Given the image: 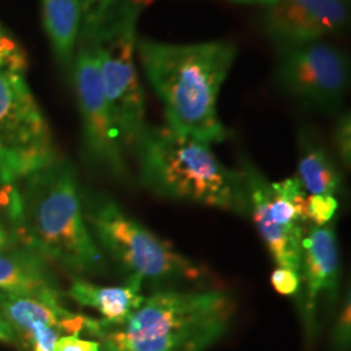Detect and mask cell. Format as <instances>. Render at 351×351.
<instances>
[{
	"instance_id": "1",
	"label": "cell",
	"mask_w": 351,
	"mask_h": 351,
	"mask_svg": "<svg viewBox=\"0 0 351 351\" xmlns=\"http://www.w3.org/2000/svg\"><path fill=\"white\" fill-rule=\"evenodd\" d=\"M237 52V46L229 40L178 45L139 39L137 56L163 104L169 129L208 145L229 137L219 116L217 99Z\"/></svg>"
},
{
	"instance_id": "2",
	"label": "cell",
	"mask_w": 351,
	"mask_h": 351,
	"mask_svg": "<svg viewBox=\"0 0 351 351\" xmlns=\"http://www.w3.org/2000/svg\"><path fill=\"white\" fill-rule=\"evenodd\" d=\"M236 313V301L220 289H163L145 297L121 324L95 320L90 335L104 351H207L226 336Z\"/></svg>"
},
{
	"instance_id": "3",
	"label": "cell",
	"mask_w": 351,
	"mask_h": 351,
	"mask_svg": "<svg viewBox=\"0 0 351 351\" xmlns=\"http://www.w3.org/2000/svg\"><path fill=\"white\" fill-rule=\"evenodd\" d=\"M12 223L27 249L77 274H95L103 256L88 229L75 168L64 159L24 178Z\"/></svg>"
},
{
	"instance_id": "4",
	"label": "cell",
	"mask_w": 351,
	"mask_h": 351,
	"mask_svg": "<svg viewBox=\"0 0 351 351\" xmlns=\"http://www.w3.org/2000/svg\"><path fill=\"white\" fill-rule=\"evenodd\" d=\"M134 152L142 185L158 197L249 215L243 177L211 146L168 126H147Z\"/></svg>"
},
{
	"instance_id": "5",
	"label": "cell",
	"mask_w": 351,
	"mask_h": 351,
	"mask_svg": "<svg viewBox=\"0 0 351 351\" xmlns=\"http://www.w3.org/2000/svg\"><path fill=\"white\" fill-rule=\"evenodd\" d=\"M149 0H120L88 30L78 43L93 51L106 97L124 150H134L147 128L146 101L137 66V26Z\"/></svg>"
},
{
	"instance_id": "6",
	"label": "cell",
	"mask_w": 351,
	"mask_h": 351,
	"mask_svg": "<svg viewBox=\"0 0 351 351\" xmlns=\"http://www.w3.org/2000/svg\"><path fill=\"white\" fill-rule=\"evenodd\" d=\"M91 234L128 276H137L155 285L195 284L210 277L201 263L190 259L142 226L116 202L97 195L82 203Z\"/></svg>"
},
{
	"instance_id": "7",
	"label": "cell",
	"mask_w": 351,
	"mask_h": 351,
	"mask_svg": "<svg viewBox=\"0 0 351 351\" xmlns=\"http://www.w3.org/2000/svg\"><path fill=\"white\" fill-rule=\"evenodd\" d=\"M50 125L25 71H0V180L14 184L58 160Z\"/></svg>"
},
{
	"instance_id": "8",
	"label": "cell",
	"mask_w": 351,
	"mask_h": 351,
	"mask_svg": "<svg viewBox=\"0 0 351 351\" xmlns=\"http://www.w3.org/2000/svg\"><path fill=\"white\" fill-rule=\"evenodd\" d=\"M249 215L276 267L290 268L301 275L302 239L306 229L307 191L297 176L278 182L267 177L241 158Z\"/></svg>"
},
{
	"instance_id": "9",
	"label": "cell",
	"mask_w": 351,
	"mask_h": 351,
	"mask_svg": "<svg viewBox=\"0 0 351 351\" xmlns=\"http://www.w3.org/2000/svg\"><path fill=\"white\" fill-rule=\"evenodd\" d=\"M275 49V78L280 88L303 107L337 112L350 86L346 52L326 39Z\"/></svg>"
},
{
	"instance_id": "10",
	"label": "cell",
	"mask_w": 351,
	"mask_h": 351,
	"mask_svg": "<svg viewBox=\"0 0 351 351\" xmlns=\"http://www.w3.org/2000/svg\"><path fill=\"white\" fill-rule=\"evenodd\" d=\"M72 72L84 147L90 162L117 180H126V151L113 123L97 59L84 43H78Z\"/></svg>"
},
{
	"instance_id": "11",
	"label": "cell",
	"mask_w": 351,
	"mask_h": 351,
	"mask_svg": "<svg viewBox=\"0 0 351 351\" xmlns=\"http://www.w3.org/2000/svg\"><path fill=\"white\" fill-rule=\"evenodd\" d=\"M341 262L337 234L333 224H307L302 239L300 315L304 335L313 342L317 335L319 304L324 298L329 307L339 302Z\"/></svg>"
},
{
	"instance_id": "12",
	"label": "cell",
	"mask_w": 351,
	"mask_h": 351,
	"mask_svg": "<svg viewBox=\"0 0 351 351\" xmlns=\"http://www.w3.org/2000/svg\"><path fill=\"white\" fill-rule=\"evenodd\" d=\"M350 21V0H274L264 5L261 30L275 47L326 39Z\"/></svg>"
},
{
	"instance_id": "13",
	"label": "cell",
	"mask_w": 351,
	"mask_h": 351,
	"mask_svg": "<svg viewBox=\"0 0 351 351\" xmlns=\"http://www.w3.org/2000/svg\"><path fill=\"white\" fill-rule=\"evenodd\" d=\"M0 315L14 335L30 343L33 333L43 326L59 328L63 336H78L86 330L88 317L68 311L60 300H43L0 291Z\"/></svg>"
},
{
	"instance_id": "14",
	"label": "cell",
	"mask_w": 351,
	"mask_h": 351,
	"mask_svg": "<svg viewBox=\"0 0 351 351\" xmlns=\"http://www.w3.org/2000/svg\"><path fill=\"white\" fill-rule=\"evenodd\" d=\"M0 291L43 300H60L43 258L10 237L0 242Z\"/></svg>"
},
{
	"instance_id": "15",
	"label": "cell",
	"mask_w": 351,
	"mask_h": 351,
	"mask_svg": "<svg viewBox=\"0 0 351 351\" xmlns=\"http://www.w3.org/2000/svg\"><path fill=\"white\" fill-rule=\"evenodd\" d=\"M143 280L137 276H128L121 287H99L82 278H75L68 290L73 301L94 308L101 315V322L110 326L124 323L142 302Z\"/></svg>"
},
{
	"instance_id": "16",
	"label": "cell",
	"mask_w": 351,
	"mask_h": 351,
	"mask_svg": "<svg viewBox=\"0 0 351 351\" xmlns=\"http://www.w3.org/2000/svg\"><path fill=\"white\" fill-rule=\"evenodd\" d=\"M298 162L297 173L307 194H332L342 191V175L326 146L308 129H301L297 136Z\"/></svg>"
},
{
	"instance_id": "17",
	"label": "cell",
	"mask_w": 351,
	"mask_h": 351,
	"mask_svg": "<svg viewBox=\"0 0 351 351\" xmlns=\"http://www.w3.org/2000/svg\"><path fill=\"white\" fill-rule=\"evenodd\" d=\"M46 34L58 62L72 69L82 26L78 0H40Z\"/></svg>"
},
{
	"instance_id": "18",
	"label": "cell",
	"mask_w": 351,
	"mask_h": 351,
	"mask_svg": "<svg viewBox=\"0 0 351 351\" xmlns=\"http://www.w3.org/2000/svg\"><path fill=\"white\" fill-rule=\"evenodd\" d=\"M339 210V199L332 194H308L304 217L310 226H326L330 224Z\"/></svg>"
},
{
	"instance_id": "19",
	"label": "cell",
	"mask_w": 351,
	"mask_h": 351,
	"mask_svg": "<svg viewBox=\"0 0 351 351\" xmlns=\"http://www.w3.org/2000/svg\"><path fill=\"white\" fill-rule=\"evenodd\" d=\"M351 348V291L343 294L339 303L336 322L330 333L332 351H350Z\"/></svg>"
},
{
	"instance_id": "20",
	"label": "cell",
	"mask_w": 351,
	"mask_h": 351,
	"mask_svg": "<svg viewBox=\"0 0 351 351\" xmlns=\"http://www.w3.org/2000/svg\"><path fill=\"white\" fill-rule=\"evenodd\" d=\"M26 53L17 39L0 24V71L16 69L25 71Z\"/></svg>"
},
{
	"instance_id": "21",
	"label": "cell",
	"mask_w": 351,
	"mask_h": 351,
	"mask_svg": "<svg viewBox=\"0 0 351 351\" xmlns=\"http://www.w3.org/2000/svg\"><path fill=\"white\" fill-rule=\"evenodd\" d=\"M335 146L339 160L346 168L351 165V116L350 112L341 113L335 126Z\"/></svg>"
},
{
	"instance_id": "22",
	"label": "cell",
	"mask_w": 351,
	"mask_h": 351,
	"mask_svg": "<svg viewBox=\"0 0 351 351\" xmlns=\"http://www.w3.org/2000/svg\"><path fill=\"white\" fill-rule=\"evenodd\" d=\"M271 285L278 294L293 297L301 288V275L290 268L276 267L271 275Z\"/></svg>"
},
{
	"instance_id": "23",
	"label": "cell",
	"mask_w": 351,
	"mask_h": 351,
	"mask_svg": "<svg viewBox=\"0 0 351 351\" xmlns=\"http://www.w3.org/2000/svg\"><path fill=\"white\" fill-rule=\"evenodd\" d=\"M120 0H78L82 13L81 33L94 25L104 13L111 10Z\"/></svg>"
},
{
	"instance_id": "24",
	"label": "cell",
	"mask_w": 351,
	"mask_h": 351,
	"mask_svg": "<svg viewBox=\"0 0 351 351\" xmlns=\"http://www.w3.org/2000/svg\"><path fill=\"white\" fill-rule=\"evenodd\" d=\"M53 351H101V343L78 336H63L58 339Z\"/></svg>"
},
{
	"instance_id": "25",
	"label": "cell",
	"mask_w": 351,
	"mask_h": 351,
	"mask_svg": "<svg viewBox=\"0 0 351 351\" xmlns=\"http://www.w3.org/2000/svg\"><path fill=\"white\" fill-rule=\"evenodd\" d=\"M16 191L17 189L13 188V184H7L0 180V208H4L11 213L16 199Z\"/></svg>"
},
{
	"instance_id": "26",
	"label": "cell",
	"mask_w": 351,
	"mask_h": 351,
	"mask_svg": "<svg viewBox=\"0 0 351 351\" xmlns=\"http://www.w3.org/2000/svg\"><path fill=\"white\" fill-rule=\"evenodd\" d=\"M0 341H4V342L14 341V332L1 315H0Z\"/></svg>"
},
{
	"instance_id": "27",
	"label": "cell",
	"mask_w": 351,
	"mask_h": 351,
	"mask_svg": "<svg viewBox=\"0 0 351 351\" xmlns=\"http://www.w3.org/2000/svg\"><path fill=\"white\" fill-rule=\"evenodd\" d=\"M230 1H236L241 4H254V5H268L271 4L274 0H230Z\"/></svg>"
},
{
	"instance_id": "28",
	"label": "cell",
	"mask_w": 351,
	"mask_h": 351,
	"mask_svg": "<svg viewBox=\"0 0 351 351\" xmlns=\"http://www.w3.org/2000/svg\"><path fill=\"white\" fill-rule=\"evenodd\" d=\"M10 237H11V233L4 230L3 226H0V242H3V241H5V239H10Z\"/></svg>"
}]
</instances>
